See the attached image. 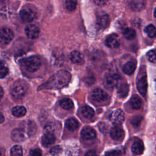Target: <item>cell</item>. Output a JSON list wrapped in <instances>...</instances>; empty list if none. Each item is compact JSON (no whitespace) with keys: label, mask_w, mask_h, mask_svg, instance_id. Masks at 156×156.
Here are the masks:
<instances>
[{"label":"cell","mask_w":156,"mask_h":156,"mask_svg":"<svg viewBox=\"0 0 156 156\" xmlns=\"http://www.w3.org/2000/svg\"><path fill=\"white\" fill-rule=\"evenodd\" d=\"M129 85L126 83H122L118 87V93L120 97L125 98L127 96L129 93Z\"/></svg>","instance_id":"484cf974"},{"label":"cell","mask_w":156,"mask_h":156,"mask_svg":"<svg viewBox=\"0 0 156 156\" xmlns=\"http://www.w3.org/2000/svg\"><path fill=\"white\" fill-rule=\"evenodd\" d=\"M3 95H4V90H3V89L2 88V87H0V101H1V99L2 98Z\"/></svg>","instance_id":"b9f144b4"},{"label":"cell","mask_w":156,"mask_h":156,"mask_svg":"<svg viewBox=\"0 0 156 156\" xmlns=\"http://www.w3.org/2000/svg\"><path fill=\"white\" fill-rule=\"evenodd\" d=\"M80 134L82 138L86 140L94 139L96 136V133L95 130L90 127H83L81 131Z\"/></svg>","instance_id":"5bb4252c"},{"label":"cell","mask_w":156,"mask_h":156,"mask_svg":"<svg viewBox=\"0 0 156 156\" xmlns=\"http://www.w3.org/2000/svg\"><path fill=\"white\" fill-rule=\"evenodd\" d=\"M105 43L106 46L110 48H116L120 44V40L118 35L115 34H112L107 36Z\"/></svg>","instance_id":"8fae6325"},{"label":"cell","mask_w":156,"mask_h":156,"mask_svg":"<svg viewBox=\"0 0 156 156\" xmlns=\"http://www.w3.org/2000/svg\"><path fill=\"white\" fill-rule=\"evenodd\" d=\"M81 113L86 118L91 119L94 116V110L88 105H84L81 108Z\"/></svg>","instance_id":"7402d4cb"},{"label":"cell","mask_w":156,"mask_h":156,"mask_svg":"<svg viewBox=\"0 0 156 156\" xmlns=\"http://www.w3.org/2000/svg\"><path fill=\"white\" fill-rule=\"evenodd\" d=\"M12 113L15 117H21L26 115V109L23 106H15L12 108Z\"/></svg>","instance_id":"603a6c76"},{"label":"cell","mask_w":156,"mask_h":156,"mask_svg":"<svg viewBox=\"0 0 156 156\" xmlns=\"http://www.w3.org/2000/svg\"><path fill=\"white\" fill-rule=\"evenodd\" d=\"M131 150L134 155H140L143 152L144 144L141 140L140 139L135 140L131 146Z\"/></svg>","instance_id":"9a60e30c"},{"label":"cell","mask_w":156,"mask_h":156,"mask_svg":"<svg viewBox=\"0 0 156 156\" xmlns=\"http://www.w3.org/2000/svg\"><path fill=\"white\" fill-rule=\"evenodd\" d=\"M66 8L69 11H73L76 9L77 6V0H66Z\"/></svg>","instance_id":"1f68e13d"},{"label":"cell","mask_w":156,"mask_h":156,"mask_svg":"<svg viewBox=\"0 0 156 156\" xmlns=\"http://www.w3.org/2000/svg\"><path fill=\"white\" fill-rule=\"evenodd\" d=\"M105 156H121V152L119 150H112L106 152Z\"/></svg>","instance_id":"8d00e7d4"},{"label":"cell","mask_w":156,"mask_h":156,"mask_svg":"<svg viewBox=\"0 0 156 156\" xmlns=\"http://www.w3.org/2000/svg\"><path fill=\"white\" fill-rule=\"evenodd\" d=\"M144 31L150 38H155L156 37V28L153 24H149L146 26Z\"/></svg>","instance_id":"f546056e"},{"label":"cell","mask_w":156,"mask_h":156,"mask_svg":"<svg viewBox=\"0 0 156 156\" xmlns=\"http://www.w3.org/2000/svg\"><path fill=\"white\" fill-rule=\"evenodd\" d=\"M9 71L6 65L2 61H0V79L4 78L6 76Z\"/></svg>","instance_id":"d6a6232c"},{"label":"cell","mask_w":156,"mask_h":156,"mask_svg":"<svg viewBox=\"0 0 156 156\" xmlns=\"http://www.w3.org/2000/svg\"><path fill=\"white\" fill-rule=\"evenodd\" d=\"M136 88L140 94L143 96H145L147 92V83L146 73L144 66L141 67L140 68L136 80Z\"/></svg>","instance_id":"3957f363"},{"label":"cell","mask_w":156,"mask_h":156,"mask_svg":"<svg viewBox=\"0 0 156 156\" xmlns=\"http://www.w3.org/2000/svg\"><path fill=\"white\" fill-rule=\"evenodd\" d=\"M49 152L52 156H58L62 152V148L60 146H55L50 149Z\"/></svg>","instance_id":"836d02e7"},{"label":"cell","mask_w":156,"mask_h":156,"mask_svg":"<svg viewBox=\"0 0 156 156\" xmlns=\"http://www.w3.org/2000/svg\"><path fill=\"white\" fill-rule=\"evenodd\" d=\"M110 21V18L108 14L102 15L98 20V24L101 29H105L108 26Z\"/></svg>","instance_id":"d6986e66"},{"label":"cell","mask_w":156,"mask_h":156,"mask_svg":"<svg viewBox=\"0 0 156 156\" xmlns=\"http://www.w3.org/2000/svg\"><path fill=\"white\" fill-rule=\"evenodd\" d=\"M119 76L117 73H108L105 77V85L109 88H113L118 84Z\"/></svg>","instance_id":"30bf717a"},{"label":"cell","mask_w":156,"mask_h":156,"mask_svg":"<svg viewBox=\"0 0 156 156\" xmlns=\"http://www.w3.org/2000/svg\"><path fill=\"white\" fill-rule=\"evenodd\" d=\"M109 119L113 124L120 125L124 121V114L121 109H115L111 113Z\"/></svg>","instance_id":"8992f818"},{"label":"cell","mask_w":156,"mask_h":156,"mask_svg":"<svg viewBox=\"0 0 156 156\" xmlns=\"http://www.w3.org/2000/svg\"><path fill=\"white\" fill-rule=\"evenodd\" d=\"M20 16L24 22H32L36 17V13L32 9L27 7L21 10L20 12Z\"/></svg>","instance_id":"277c9868"},{"label":"cell","mask_w":156,"mask_h":156,"mask_svg":"<svg viewBox=\"0 0 156 156\" xmlns=\"http://www.w3.org/2000/svg\"><path fill=\"white\" fill-rule=\"evenodd\" d=\"M70 59L74 63H80L83 61V55L77 51H73L71 52Z\"/></svg>","instance_id":"d4e9b609"},{"label":"cell","mask_w":156,"mask_h":156,"mask_svg":"<svg viewBox=\"0 0 156 156\" xmlns=\"http://www.w3.org/2000/svg\"><path fill=\"white\" fill-rule=\"evenodd\" d=\"M24 131L27 135L31 136L34 135L37 130V127L35 124L32 121H27L23 124V128Z\"/></svg>","instance_id":"e0dca14e"},{"label":"cell","mask_w":156,"mask_h":156,"mask_svg":"<svg viewBox=\"0 0 156 156\" xmlns=\"http://www.w3.org/2000/svg\"><path fill=\"white\" fill-rule=\"evenodd\" d=\"M110 136L115 141H121L124 136V130L119 125H116L111 129Z\"/></svg>","instance_id":"52a82bcc"},{"label":"cell","mask_w":156,"mask_h":156,"mask_svg":"<svg viewBox=\"0 0 156 156\" xmlns=\"http://www.w3.org/2000/svg\"><path fill=\"white\" fill-rule=\"evenodd\" d=\"M123 35L126 39L130 40L135 37L136 32L131 27H127L123 30Z\"/></svg>","instance_id":"4316f807"},{"label":"cell","mask_w":156,"mask_h":156,"mask_svg":"<svg viewBox=\"0 0 156 156\" xmlns=\"http://www.w3.org/2000/svg\"><path fill=\"white\" fill-rule=\"evenodd\" d=\"M3 1V0H0V1Z\"/></svg>","instance_id":"7dc6e473"},{"label":"cell","mask_w":156,"mask_h":156,"mask_svg":"<svg viewBox=\"0 0 156 156\" xmlns=\"http://www.w3.org/2000/svg\"><path fill=\"white\" fill-rule=\"evenodd\" d=\"M136 68V64L132 61H129L126 63L122 66L123 72L128 75H130L133 73Z\"/></svg>","instance_id":"44dd1931"},{"label":"cell","mask_w":156,"mask_h":156,"mask_svg":"<svg viewBox=\"0 0 156 156\" xmlns=\"http://www.w3.org/2000/svg\"><path fill=\"white\" fill-rule=\"evenodd\" d=\"M71 79L69 73L61 70L54 74L45 83L42 85V88L60 89L66 86Z\"/></svg>","instance_id":"6da1fadb"},{"label":"cell","mask_w":156,"mask_h":156,"mask_svg":"<svg viewBox=\"0 0 156 156\" xmlns=\"http://www.w3.org/2000/svg\"><path fill=\"white\" fill-rule=\"evenodd\" d=\"M10 156H23V149L19 145L13 146L10 150Z\"/></svg>","instance_id":"4dcf8cb0"},{"label":"cell","mask_w":156,"mask_h":156,"mask_svg":"<svg viewBox=\"0 0 156 156\" xmlns=\"http://www.w3.org/2000/svg\"><path fill=\"white\" fill-rule=\"evenodd\" d=\"M127 2L129 7L135 12L143 10L146 4L144 0H127Z\"/></svg>","instance_id":"4fadbf2b"},{"label":"cell","mask_w":156,"mask_h":156,"mask_svg":"<svg viewBox=\"0 0 156 156\" xmlns=\"http://www.w3.org/2000/svg\"><path fill=\"white\" fill-rule=\"evenodd\" d=\"M73 102L69 98H64L60 101V105L62 108L69 110L73 107Z\"/></svg>","instance_id":"83f0119b"},{"label":"cell","mask_w":156,"mask_h":156,"mask_svg":"<svg viewBox=\"0 0 156 156\" xmlns=\"http://www.w3.org/2000/svg\"><path fill=\"white\" fill-rule=\"evenodd\" d=\"M154 90L156 91V78L154 79Z\"/></svg>","instance_id":"ee69618b"},{"label":"cell","mask_w":156,"mask_h":156,"mask_svg":"<svg viewBox=\"0 0 156 156\" xmlns=\"http://www.w3.org/2000/svg\"><path fill=\"white\" fill-rule=\"evenodd\" d=\"M13 38V34L11 29L3 27L0 29V43L1 44H9Z\"/></svg>","instance_id":"5b68a950"},{"label":"cell","mask_w":156,"mask_h":156,"mask_svg":"<svg viewBox=\"0 0 156 156\" xmlns=\"http://www.w3.org/2000/svg\"><path fill=\"white\" fill-rule=\"evenodd\" d=\"M154 16H155V18H156V8L155 9V10H154Z\"/></svg>","instance_id":"f6af8a7d"},{"label":"cell","mask_w":156,"mask_h":156,"mask_svg":"<svg viewBox=\"0 0 156 156\" xmlns=\"http://www.w3.org/2000/svg\"><path fill=\"white\" fill-rule=\"evenodd\" d=\"M79 126V123L78 121L74 118H70L68 119L66 121V127L67 129L71 132L74 131Z\"/></svg>","instance_id":"ffe728a7"},{"label":"cell","mask_w":156,"mask_h":156,"mask_svg":"<svg viewBox=\"0 0 156 156\" xmlns=\"http://www.w3.org/2000/svg\"><path fill=\"white\" fill-rule=\"evenodd\" d=\"M92 99L98 102H102L108 99L107 93L101 88H95L91 93Z\"/></svg>","instance_id":"9c48e42d"},{"label":"cell","mask_w":156,"mask_h":156,"mask_svg":"<svg viewBox=\"0 0 156 156\" xmlns=\"http://www.w3.org/2000/svg\"><path fill=\"white\" fill-rule=\"evenodd\" d=\"M141 119V116H135V118H133L132 119H131V123L132 124V125L135 126H138L140 125Z\"/></svg>","instance_id":"f35d334b"},{"label":"cell","mask_w":156,"mask_h":156,"mask_svg":"<svg viewBox=\"0 0 156 156\" xmlns=\"http://www.w3.org/2000/svg\"><path fill=\"white\" fill-rule=\"evenodd\" d=\"M26 93L25 88L22 85L15 86L12 90V97L16 100L22 99Z\"/></svg>","instance_id":"2e32d148"},{"label":"cell","mask_w":156,"mask_h":156,"mask_svg":"<svg viewBox=\"0 0 156 156\" xmlns=\"http://www.w3.org/2000/svg\"><path fill=\"white\" fill-rule=\"evenodd\" d=\"M147 57L152 63H156V49H152L147 52Z\"/></svg>","instance_id":"e575fe53"},{"label":"cell","mask_w":156,"mask_h":156,"mask_svg":"<svg viewBox=\"0 0 156 156\" xmlns=\"http://www.w3.org/2000/svg\"><path fill=\"white\" fill-rule=\"evenodd\" d=\"M55 141V136L54 134L51 133H46L41 138V144L44 147H48L53 144Z\"/></svg>","instance_id":"ac0fdd59"},{"label":"cell","mask_w":156,"mask_h":156,"mask_svg":"<svg viewBox=\"0 0 156 156\" xmlns=\"http://www.w3.org/2000/svg\"><path fill=\"white\" fill-rule=\"evenodd\" d=\"M23 65L29 72L37 71L41 66V60L37 55H32L23 60Z\"/></svg>","instance_id":"7a4b0ae2"},{"label":"cell","mask_w":156,"mask_h":156,"mask_svg":"<svg viewBox=\"0 0 156 156\" xmlns=\"http://www.w3.org/2000/svg\"><path fill=\"white\" fill-rule=\"evenodd\" d=\"M27 133L23 129H15L11 133V138L15 142H22L27 138Z\"/></svg>","instance_id":"ba28073f"},{"label":"cell","mask_w":156,"mask_h":156,"mask_svg":"<svg viewBox=\"0 0 156 156\" xmlns=\"http://www.w3.org/2000/svg\"><path fill=\"white\" fill-rule=\"evenodd\" d=\"M108 0H94V2L98 6H104L106 5Z\"/></svg>","instance_id":"ab89813d"},{"label":"cell","mask_w":156,"mask_h":156,"mask_svg":"<svg viewBox=\"0 0 156 156\" xmlns=\"http://www.w3.org/2000/svg\"><path fill=\"white\" fill-rule=\"evenodd\" d=\"M99 130L104 133H105L108 130V126L104 122H99L98 124Z\"/></svg>","instance_id":"74e56055"},{"label":"cell","mask_w":156,"mask_h":156,"mask_svg":"<svg viewBox=\"0 0 156 156\" xmlns=\"http://www.w3.org/2000/svg\"><path fill=\"white\" fill-rule=\"evenodd\" d=\"M84 156H96V153L94 150H90L85 154Z\"/></svg>","instance_id":"60d3db41"},{"label":"cell","mask_w":156,"mask_h":156,"mask_svg":"<svg viewBox=\"0 0 156 156\" xmlns=\"http://www.w3.org/2000/svg\"><path fill=\"white\" fill-rule=\"evenodd\" d=\"M30 156H42V151L39 148H35L30 151Z\"/></svg>","instance_id":"d590c367"},{"label":"cell","mask_w":156,"mask_h":156,"mask_svg":"<svg viewBox=\"0 0 156 156\" xmlns=\"http://www.w3.org/2000/svg\"><path fill=\"white\" fill-rule=\"evenodd\" d=\"M1 155V151H0V156Z\"/></svg>","instance_id":"bcb514c9"},{"label":"cell","mask_w":156,"mask_h":156,"mask_svg":"<svg viewBox=\"0 0 156 156\" xmlns=\"http://www.w3.org/2000/svg\"><path fill=\"white\" fill-rule=\"evenodd\" d=\"M4 121V117L3 116V115L0 112V124L2 123Z\"/></svg>","instance_id":"7bdbcfd3"},{"label":"cell","mask_w":156,"mask_h":156,"mask_svg":"<svg viewBox=\"0 0 156 156\" xmlns=\"http://www.w3.org/2000/svg\"><path fill=\"white\" fill-rule=\"evenodd\" d=\"M58 129L57 127V125L56 124V123H53V122H51L49 124H47L44 127V133H51L54 134V132H55V130Z\"/></svg>","instance_id":"f1b7e54d"},{"label":"cell","mask_w":156,"mask_h":156,"mask_svg":"<svg viewBox=\"0 0 156 156\" xmlns=\"http://www.w3.org/2000/svg\"><path fill=\"white\" fill-rule=\"evenodd\" d=\"M25 34L28 38L35 39L38 37L40 34V29L34 24H29L25 28Z\"/></svg>","instance_id":"7c38bea8"},{"label":"cell","mask_w":156,"mask_h":156,"mask_svg":"<svg viewBox=\"0 0 156 156\" xmlns=\"http://www.w3.org/2000/svg\"><path fill=\"white\" fill-rule=\"evenodd\" d=\"M130 104L132 108H133V109H139L141 107V99L138 95L134 94L130 99Z\"/></svg>","instance_id":"cb8c5ba5"}]
</instances>
